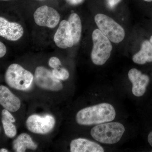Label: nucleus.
<instances>
[{"mask_svg": "<svg viewBox=\"0 0 152 152\" xmlns=\"http://www.w3.org/2000/svg\"><path fill=\"white\" fill-rule=\"evenodd\" d=\"M115 116L114 107L104 103L82 109L77 113L76 121L81 125H98L112 121Z\"/></svg>", "mask_w": 152, "mask_h": 152, "instance_id": "nucleus-1", "label": "nucleus"}, {"mask_svg": "<svg viewBox=\"0 0 152 152\" xmlns=\"http://www.w3.org/2000/svg\"><path fill=\"white\" fill-rule=\"evenodd\" d=\"M125 131L124 126L121 123L109 122L95 126L91 134L93 138L99 142L113 144L120 141Z\"/></svg>", "mask_w": 152, "mask_h": 152, "instance_id": "nucleus-2", "label": "nucleus"}, {"mask_svg": "<svg viewBox=\"0 0 152 152\" xmlns=\"http://www.w3.org/2000/svg\"><path fill=\"white\" fill-rule=\"evenodd\" d=\"M34 77L29 71L16 64L9 66L5 74V80L12 88L26 91L31 86Z\"/></svg>", "mask_w": 152, "mask_h": 152, "instance_id": "nucleus-3", "label": "nucleus"}, {"mask_svg": "<svg viewBox=\"0 0 152 152\" xmlns=\"http://www.w3.org/2000/svg\"><path fill=\"white\" fill-rule=\"evenodd\" d=\"M93 48L91 54L93 63L96 65H103L110 56L113 46L110 40L99 29L92 34Z\"/></svg>", "mask_w": 152, "mask_h": 152, "instance_id": "nucleus-4", "label": "nucleus"}, {"mask_svg": "<svg viewBox=\"0 0 152 152\" xmlns=\"http://www.w3.org/2000/svg\"><path fill=\"white\" fill-rule=\"evenodd\" d=\"M95 21L101 31L113 42L118 43L124 38L122 27L108 16L98 14L95 16Z\"/></svg>", "mask_w": 152, "mask_h": 152, "instance_id": "nucleus-5", "label": "nucleus"}, {"mask_svg": "<svg viewBox=\"0 0 152 152\" xmlns=\"http://www.w3.org/2000/svg\"><path fill=\"white\" fill-rule=\"evenodd\" d=\"M34 79L36 85L43 89L58 91L63 88L60 80L55 77L53 73L43 66H40L36 68Z\"/></svg>", "mask_w": 152, "mask_h": 152, "instance_id": "nucleus-6", "label": "nucleus"}, {"mask_svg": "<svg viewBox=\"0 0 152 152\" xmlns=\"http://www.w3.org/2000/svg\"><path fill=\"white\" fill-rule=\"evenodd\" d=\"M56 121L51 115L41 116L32 115L28 118L26 126L28 129L35 134H45L50 132L54 127Z\"/></svg>", "mask_w": 152, "mask_h": 152, "instance_id": "nucleus-7", "label": "nucleus"}, {"mask_svg": "<svg viewBox=\"0 0 152 152\" xmlns=\"http://www.w3.org/2000/svg\"><path fill=\"white\" fill-rule=\"evenodd\" d=\"M36 23L40 26L53 28L58 24L60 20L59 14L51 7L43 6L38 8L34 15Z\"/></svg>", "mask_w": 152, "mask_h": 152, "instance_id": "nucleus-8", "label": "nucleus"}, {"mask_svg": "<svg viewBox=\"0 0 152 152\" xmlns=\"http://www.w3.org/2000/svg\"><path fill=\"white\" fill-rule=\"evenodd\" d=\"M128 77L132 83V92L133 95L137 97L142 96L145 93L149 83V77L142 74L137 69L133 68L129 71Z\"/></svg>", "mask_w": 152, "mask_h": 152, "instance_id": "nucleus-9", "label": "nucleus"}, {"mask_svg": "<svg viewBox=\"0 0 152 152\" xmlns=\"http://www.w3.org/2000/svg\"><path fill=\"white\" fill-rule=\"evenodd\" d=\"M24 33L21 25L16 22H10L3 17L0 18V36L8 40L16 41L20 39Z\"/></svg>", "mask_w": 152, "mask_h": 152, "instance_id": "nucleus-10", "label": "nucleus"}, {"mask_svg": "<svg viewBox=\"0 0 152 152\" xmlns=\"http://www.w3.org/2000/svg\"><path fill=\"white\" fill-rule=\"evenodd\" d=\"M54 41L60 48H67L74 45L73 39L68 21L64 20L60 23L59 26L55 33Z\"/></svg>", "mask_w": 152, "mask_h": 152, "instance_id": "nucleus-11", "label": "nucleus"}, {"mask_svg": "<svg viewBox=\"0 0 152 152\" xmlns=\"http://www.w3.org/2000/svg\"><path fill=\"white\" fill-rule=\"evenodd\" d=\"M0 104L4 109L11 112L18 110L21 106L20 99L4 86H0Z\"/></svg>", "mask_w": 152, "mask_h": 152, "instance_id": "nucleus-12", "label": "nucleus"}, {"mask_svg": "<svg viewBox=\"0 0 152 152\" xmlns=\"http://www.w3.org/2000/svg\"><path fill=\"white\" fill-rule=\"evenodd\" d=\"M103 148L95 142L87 139L78 138L73 140L70 143L71 152H103Z\"/></svg>", "mask_w": 152, "mask_h": 152, "instance_id": "nucleus-13", "label": "nucleus"}, {"mask_svg": "<svg viewBox=\"0 0 152 152\" xmlns=\"http://www.w3.org/2000/svg\"><path fill=\"white\" fill-rule=\"evenodd\" d=\"M12 147L15 151L24 152L27 149H37V145L33 141L30 135L26 133H23L13 142Z\"/></svg>", "mask_w": 152, "mask_h": 152, "instance_id": "nucleus-14", "label": "nucleus"}, {"mask_svg": "<svg viewBox=\"0 0 152 152\" xmlns=\"http://www.w3.org/2000/svg\"><path fill=\"white\" fill-rule=\"evenodd\" d=\"M134 63L143 65L152 62V44L150 41L143 42L140 51L134 55L132 57Z\"/></svg>", "mask_w": 152, "mask_h": 152, "instance_id": "nucleus-15", "label": "nucleus"}, {"mask_svg": "<svg viewBox=\"0 0 152 152\" xmlns=\"http://www.w3.org/2000/svg\"><path fill=\"white\" fill-rule=\"evenodd\" d=\"M2 123L5 134L9 138H13L16 135L15 126L12 124L16 120L9 111L4 109L2 112Z\"/></svg>", "mask_w": 152, "mask_h": 152, "instance_id": "nucleus-16", "label": "nucleus"}, {"mask_svg": "<svg viewBox=\"0 0 152 152\" xmlns=\"http://www.w3.org/2000/svg\"><path fill=\"white\" fill-rule=\"evenodd\" d=\"M71 34L73 39L74 45H76L80 40L82 33V23L77 14H71L68 20Z\"/></svg>", "mask_w": 152, "mask_h": 152, "instance_id": "nucleus-17", "label": "nucleus"}, {"mask_svg": "<svg viewBox=\"0 0 152 152\" xmlns=\"http://www.w3.org/2000/svg\"><path fill=\"white\" fill-rule=\"evenodd\" d=\"M52 73L55 77L59 80H65L69 77V72L64 68L59 67L54 69Z\"/></svg>", "mask_w": 152, "mask_h": 152, "instance_id": "nucleus-18", "label": "nucleus"}, {"mask_svg": "<svg viewBox=\"0 0 152 152\" xmlns=\"http://www.w3.org/2000/svg\"><path fill=\"white\" fill-rule=\"evenodd\" d=\"M49 65L50 67L56 69L59 68L61 66V63L58 58L53 57L51 58L49 60Z\"/></svg>", "mask_w": 152, "mask_h": 152, "instance_id": "nucleus-19", "label": "nucleus"}, {"mask_svg": "<svg viewBox=\"0 0 152 152\" xmlns=\"http://www.w3.org/2000/svg\"><path fill=\"white\" fill-rule=\"evenodd\" d=\"M7 53V48L4 44L0 42V58H2Z\"/></svg>", "mask_w": 152, "mask_h": 152, "instance_id": "nucleus-20", "label": "nucleus"}, {"mask_svg": "<svg viewBox=\"0 0 152 152\" xmlns=\"http://www.w3.org/2000/svg\"><path fill=\"white\" fill-rule=\"evenodd\" d=\"M121 0H107L108 4L110 8H113L120 2Z\"/></svg>", "mask_w": 152, "mask_h": 152, "instance_id": "nucleus-21", "label": "nucleus"}, {"mask_svg": "<svg viewBox=\"0 0 152 152\" xmlns=\"http://www.w3.org/2000/svg\"><path fill=\"white\" fill-rule=\"evenodd\" d=\"M67 1L72 4L76 5L81 3L83 0H67Z\"/></svg>", "mask_w": 152, "mask_h": 152, "instance_id": "nucleus-22", "label": "nucleus"}, {"mask_svg": "<svg viewBox=\"0 0 152 152\" xmlns=\"http://www.w3.org/2000/svg\"><path fill=\"white\" fill-rule=\"evenodd\" d=\"M148 142L152 147V131L149 133L148 137Z\"/></svg>", "mask_w": 152, "mask_h": 152, "instance_id": "nucleus-23", "label": "nucleus"}, {"mask_svg": "<svg viewBox=\"0 0 152 152\" xmlns=\"http://www.w3.org/2000/svg\"><path fill=\"white\" fill-rule=\"evenodd\" d=\"M0 152H8V151L5 148H2L0 150Z\"/></svg>", "mask_w": 152, "mask_h": 152, "instance_id": "nucleus-24", "label": "nucleus"}, {"mask_svg": "<svg viewBox=\"0 0 152 152\" xmlns=\"http://www.w3.org/2000/svg\"><path fill=\"white\" fill-rule=\"evenodd\" d=\"M150 42L152 44V35L151 36V38H150Z\"/></svg>", "mask_w": 152, "mask_h": 152, "instance_id": "nucleus-25", "label": "nucleus"}, {"mask_svg": "<svg viewBox=\"0 0 152 152\" xmlns=\"http://www.w3.org/2000/svg\"><path fill=\"white\" fill-rule=\"evenodd\" d=\"M144 1H145L146 2H152V0H144Z\"/></svg>", "mask_w": 152, "mask_h": 152, "instance_id": "nucleus-26", "label": "nucleus"}, {"mask_svg": "<svg viewBox=\"0 0 152 152\" xmlns=\"http://www.w3.org/2000/svg\"><path fill=\"white\" fill-rule=\"evenodd\" d=\"M1 1H10V0H1Z\"/></svg>", "mask_w": 152, "mask_h": 152, "instance_id": "nucleus-27", "label": "nucleus"}]
</instances>
